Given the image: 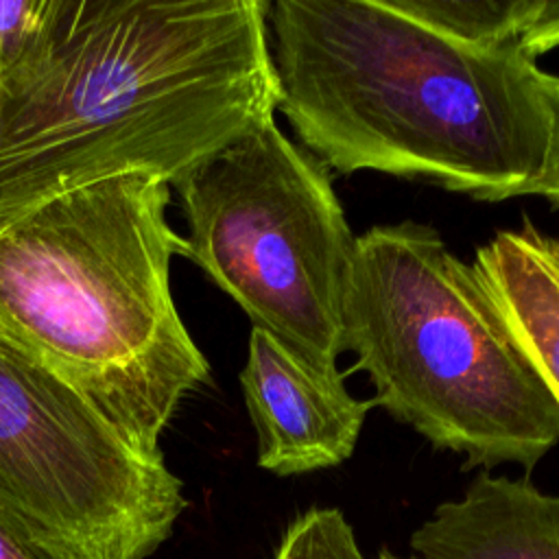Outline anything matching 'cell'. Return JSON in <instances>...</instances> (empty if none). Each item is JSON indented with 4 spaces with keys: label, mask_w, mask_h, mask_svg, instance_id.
Listing matches in <instances>:
<instances>
[{
    "label": "cell",
    "mask_w": 559,
    "mask_h": 559,
    "mask_svg": "<svg viewBox=\"0 0 559 559\" xmlns=\"http://www.w3.org/2000/svg\"><path fill=\"white\" fill-rule=\"evenodd\" d=\"M188 223L181 255L290 354L336 371L356 249L328 168L266 122L175 183Z\"/></svg>",
    "instance_id": "5"
},
{
    "label": "cell",
    "mask_w": 559,
    "mask_h": 559,
    "mask_svg": "<svg viewBox=\"0 0 559 559\" xmlns=\"http://www.w3.org/2000/svg\"><path fill=\"white\" fill-rule=\"evenodd\" d=\"M0 559H61L0 511Z\"/></svg>",
    "instance_id": "15"
},
{
    "label": "cell",
    "mask_w": 559,
    "mask_h": 559,
    "mask_svg": "<svg viewBox=\"0 0 559 559\" xmlns=\"http://www.w3.org/2000/svg\"><path fill=\"white\" fill-rule=\"evenodd\" d=\"M539 90L548 114V146L542 170L531 179L518 197L533 194L544 197L548 203L559 207V76L539 70Z\"/></svg>",
    "instance_id": "13"
},
{
    "label": "cell",
    "mask_w": 559,
    "mask_h": 559,
    "mask_svg": "<svg viewBox=\"0 0 559 559\" xmlns=\"http://www.w3.org/2000/svg\"><path fill=\"white\" fill-rule=\"evenodd\" d=\"M264 0H57L0 76V216L129 173L175 183L280 103Z\"/></svg>",
    "instance_id": "1"
},
{
    "label": "cell",
    "mask_w": 559,
    "mask_h": 559,
    "mask_svg": "<svg viewBox=\"0 0 559 559\" xmlns=\"http://www.w3.org/2000/svg\"><path fill=\"white\" fill-rule=\"evenodd\" d=\"M417 559H559V496L480 472L411 533Z\"/></svg>",
    "instance_id": "8"
},
{
    "label": "cell",
    "mask_w": 559,
    "mask_h": 559,
    "mask_svg": "<svg viewBox=\"0 0 559 559\" xmlns=\"http://www.w3.org/2000/svg\"><path fill=\"white\" fill-rule=\"evenodd\" d=\"M57 0H0V76L24 63L48 33Z\"/></svg>",
    "instance_id": "12"
},
{
    "label": "cell",
    "mask_w": 559,
    "mask_h": 559,
    "mask_svg": "<svg viewBox=\"0 0 559 559\" xmlns=\"http://www.w3.org/2000/svg\"><path fill=\"white\" fill-rule=\"evenodd\" d=\"M164 459L0 345V511L61 559H148L186 511Z\"/></svg>",
    "instance_id": "6"
},
{
    "label": "cell",
    "mask_w": 559,
    "mask_h": 559,
    "mask_svg": "<svg viewBox=\"0 0 559 559\" xmlns=\"http://www.w3.org/2000/svg\"><path fill=\"white\" fill-rule=\"evenodd\" d=\"M555 46H559V0H528L518 48L535 61Z\"/></svg>",
    "instance_id": "14"
},
{
    "label": "cell",
    "mask_w": 559,
    "mask_h": 559,
    "mask_svg": "<svg viewBox=\"0 0 559 559\" xmlns=\"http://www.w3.org/2000/svg\"><path fill=\"white\" fill-rule=\"evenodd\" d=\"M376 559H417V557H400V555H393L391 550H386V548H382L378 555H376Z\"/></svg>",
    "instance_id": "16"
},
{
    "label": "cell",
    "mask_w": 559,
    "mask_h": 559,
    "mask_svg": "<svg viewBox=\"0 0 559 559\" xmlns=\"http://www.w3.org/2000/svg\"><path fill=\"white\" fill-rule=\"evenodd\" d=\"M343 343L371 400L485 472L533 469L559 441V404L509 334L472 264L437 229L404 221L356 238Z\"/></svg>",
    "instance_id": "4"
},
{
    "label": "cell",
    "mask_w": 559,
    "mask_h": 559,
    "mask_svg": "<svg viewBox=\"0 0 559 559\" xmlns=\"http://www.w3.org/2000/svg\"><path fill=\"white\" fill-rule=\"evenodd\" d=\"M389 4L465 44L480 48L518 46L528 0H389Z\"/></svg>",
    "instance_id": "10"
},
{
    "label": "cell",
    "mask_w": 559,
    "mask_h": 559,
    "mask_svg": "<svg viewBox=\"0 0 559 559\" xmlns=\"http://www.w3.org/2000/svg\"><path fill=\"white\" fill-rule=\"evenodd\" d=\"M277 109L323 166L419 177L502 201L542 170L539 68L452 39L389 0L269 2Z\"/></svg>",
    "instance_id": "2"
},
{
    "label": "cell",
    "mask_w": 559,
    "mask_h": 559,
    "mask_svg": "<svg viewBox=\"0 0 559 559\" xmlns=\"http://www.w3.org/2000/svg\"><path fill=\"white\" fill-rule=\"evenodd\" d=\"M170 183L100 179L0 216V345L83 395L140 454L210 362L183 325L170 260Z\"/></svg>",
    "instance_id": "3"
},
{
    "label": "cell",
    "mask_w": 559,
    "mask_h": 559,
    "mask_svg": "<svg viewBox=\"0 0 559 559\" xmlns=\"http://www.w3.org/2000/svg\"><path fill=\"white\" fill-rule=\"evenodd\" d=\"M240 389L258 437V465L297 476L345 463L373 402L354 397L345 376L319 371L251 328Z\"/></svg>",
    "instance_id": "7"
},
{
    "label": "cell",
    "mask_w": 559,
    "mask_h": 559,
    "mask_svg": "<svg viewBox=\"0 0 559 559\" xmlns=\"http://www.w3.org/2000/svg\"><path fill=\"white\" fill-rule=\"evenodd\" d=\"M472 266L559 404V236L524 221L480 245Z\"/></svg>",
    "instance_id": "9"
},
{
    "label": "cell",
    "mask_w": 559,
    "mask_h": 559,
    "mask_svg": "<svg viewBox=\"0 0 559 559\" xmlns=\"http://www.w3.org/2000/svg\"><path fill=\"white\" fill-rule=\"evenodd\" d=\"M273 559H367L341 509L312 507L284 531Z\"/></svg>",
    "instance_id": "11"
}]
</instances>
